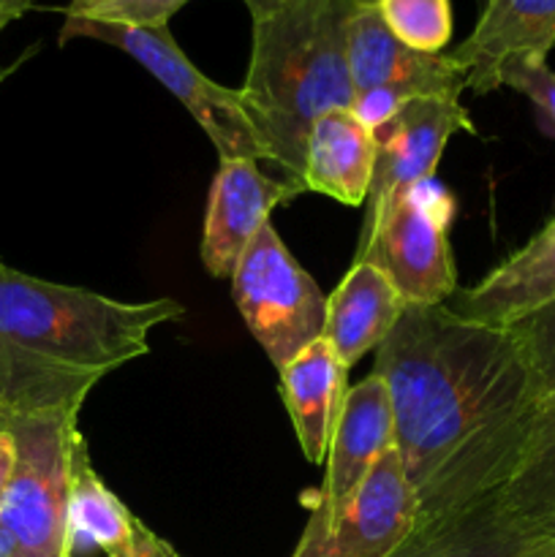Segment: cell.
I'll use <instances>...</instances> for the list:
<instances>
[{
    "label": "cell",
    "instance_id": "1",
    "mask_svg": "<svg viewBox=\"0 0 555 557\" xmlns=\"http://www.w3.org/2000/svg\"><path fill=\"white\" fill-rule=\"evenodd\" d=\"M395 419V451L414 487L490 424L539 397L511 326L460 319L446 305H406L375 348Z\"/></svg>",
    "mask_w": 555,
    "mask_h": 557
},
{
    "label": "cell",
    "instance_id": "21",
    "mask_svg": "<svg viewBox=\"0 0 555 557\" xmlns=\"http://www.w3.org/2000/svg\"><path fill=\"white\" fill-rule=\"evenodd\" d=\"M384 25L406 47L439 54L452 38L449 0H375Z\"/></svg>",
    "mask_w": 555,
    "mask_h": 557
},
{
    "label": "cell",
    "instance_id": "24",
    "mask_svg": "<svg viewBox=\"0 0 555 557\" xmlns=\"http://www.w3.org/2000/svg\"><path fill=\"white\" fill-rule=\"evenodd\" d=\"M190 0H103L96 9L76 14L82 20L118 22L134 27H169V20Z\"/></svg>",
    "mask_w": 555,
    "mask_h": 557
},
{
    "label": "cell",
    "instance_id": "7",
    "mask_svg": "<svg viewBox=\"0 0 555 557\" xmlns=\"http://www.w3.org/2000/svg\"><path fill=\"white\" fill-rule=\"evenodd\" d=\"M245 326L278 370L324 337L326 297L267 223L229 277Z\"/></svg>",
    "mask_w": 555,
    "mask_h": 557
},
{
    "label": "cell",
    "instance_id": "11",
    "mask_svg": "<svg viewBox=\"0 0 555 557\" xmlns=\"http://www.w3.org/2000/svg\"><path fill=\"white\" fill-rule=\"evenodd\" d=\"M555 536V525L528 515L504 487L414 525L390 557H515Z\"/></svg>",
    "mask_w": 555,
    "mask_h": 557
},
{
    "label": "cell",
    "instance_id": "4",
    "mask_svg": "<svg viewBox=\"0 0 555 557\" xmlns=\"http://www.w3.org/2000/svg\"><path fill=\"white\" fill-rule=\"evenodd\" d=\"M16 441V468L0 506V557H74L71 484L79 413L5 422Z\"/></svg>",
    "mask_w": 555,
    "mask_h": 557
},
{
    "label": "cell",
    "instance_id": "22",
    "mask_svg": "<svg viewBox=\"0 0 555 557\" xmlns=\"http://www.w3.org/2000/svg\"><path fill=\"white\" fill-rule=\"evenodd\" d=\"M501 85L522 92L536 107L544 134L555 136V71L547 60H515L501 74Z\"/></svg>",
    "mask_w": 555,
    "mask_h": 557
},
{
    "label": "cell",
    "instance_id": "31",
    "mask_svg": "<svg viewBox=\"0 0 555 557\" xmlns=\"http://www.w3.org/2000/svg\"><path fill=\"white\" fill-rule=\"evenodd\" d=\"M357 5H375V0H354Z\"/></svg>",
    "mask_w": 555,
    "mask_h": 557
},
{
    "label": "cell",
    "instance_id": "14",
    "mask_svg": "<svg viewBox=\"0 0 555 557\" xmlns=\"http://www.w3.org/2000/svg\"><path fill=\"white\" fill-rule=\"evenodd\" d=\"M482 14L452 58L466 69V90H498L515 60H547L555 47V0H479Z\"/></svg>",
    "mask_w": 555,
    "mask_h": 557
},
{
    "label": "cell",
    "instance_id": "27",
    "mask_svg": "<svg viewBox=\"0 0 555 557\" xmlns=\"http://www.w3.org/2000/svg\"><path fill=\"white\" fill-rule=\"evenodd\" d=\"M243 3L248 5L250 16H254V20H259V16L270 14L272 9H278V5H281L283 0H243Z\"/></svg>",
    "mask_w": 555,
    "mask_h": 557
},
{
    "label": "cell",
    "instance_id": "2",
    "mask_svg": "<svg viewBox=\"0 0 555 557\" xmlns=\"http://www.w3.org/2000/svg\"><path fill=\"white\" fill-rule=\"evenodd\" d=\"M183 315L177 299L123 302L0 261V428L79 413L103 375L145 357L150 332Z\"/></svg>",
    "mask_w": 555,
    "mask_h": 557
},
{
    "label": "cell",
    "instance_id": "28",
    "mask_svg": "<svg viewBox=\"0 0 555 557\" xmlns=\"http://www.w3.org/2000/svg\"><path fill=\"white\" fill-rule=\"evenodd\" d=\"M515 557H555V536L547 539V542H542V544H533V547H528L526 553H520Z\"/></svg>",
    "mask_w": 555,
    "mask_h": 557
},
{
    "label": "cell",
    "instance_id": "29",
    "mask_svg": "<svg viewBox=\"0 0 555 557\" xmlns=\"http://www.w3.org/2000/svg\"><path fill=\"white\" fill-rule=\"evenodd\" d=\"M98 3H103V0H71L69 5L63 9L65 16H76V14H85V11L96 9Z\"/></svg>",
    "mask_w": 555,
    "mask_h": 557
},
{
    "label": "cell",
    "instance_id": "16",
    "mask_svg": "<svg viewBox=\"0 0 555 557\" xmlns=\"http://www.w3.org/2000/svg\"><path fill=\"white\" fill-rule=\"evenodd\" d=\"M69 517L74 553L82 547L98 549L103 557H183L103 484L90 462L85 435L76 441L74 449Z\"/></svg>",
    "mask_w": 555,
    "mask_h": 557
},
{
    "label": "cell",
    "instance_id": "15",
    "mask_svg": "<svg viewBox=\"0 0 555 557\" xmlns=\"http://www.w3.org/2000/svg\"><path fill=\"white\" fill-rule=\"evenodd\" d=\"M444 305L460 319L490 326H515L555 305V215L484 281L455 292Z\"/></svg>",
    "mask_w": 555,
    "mask_h": 557
},
{
    "label": "cell",
    "instance_id": "30",
    "mask_svg": "<svg viewBox=\"0 0 555 557\" xmlns=\"http://www.w3.org/2000/svg\"><path fill=\"white\" fill-rule=\"evenodd\" d=\"M27 54H30V52H27ZM27 54H25V58H27ZM25 58H20V60H16V63H11L9 69H0V82H3L5 76L11 74V71H16V69H20V63H22V60H25Z\"/></svg>",
    "mask_w": 555,
    "mask_h": 557
},
{
    "label": "cell",
    "instance_id": "25",
    "mask_svg": "<svg viewBox=\"0 0 555 557\" xmlns=\"http://www.w3.org/2000/svg\"><path fill=\"white\" fill-rule=\"evenodd\" d=\"M16 468V441L9 428H0V506H3L5 493H9L11 476Z\"/></svg>",
    "mask_w": 555,
    "mask_h": 557
},
{
    "label": "cell",
    "instance_id": "26",
    "mask_svg": "<svg viewBox=\"0 0 555 557\" xmlns=\"http://www.w3.org/2000/svg\"><path fill=\"white\" fill-rule=\"evenodd\" d=\"M33 5H36V0H0V30H5L22 14H27Z\"/></svg>",
    "mask_w": 555,
    "mask_h": 557
},
{
    "label": "cell",
    "instance_id": "8",
    "mask_svg": "<svg viewBox=\"0 0 555 557\" xmlns=\"http://www.w3.org/2000/svg\"><path fill=\"white\" fill-rule=\"evenodd\" d=\"M348 71L354 114L375 131L417 98H460L468 74L452 54L406 47L375 5H357L348 20Z\"/></svg>",
    "mask_w": 555,
    "mask_h": 557
},
{
    "label": "cell",
    "instance_id": "17",
    "mask_svg": "<svg viewBox=\"0 0 555 557\" xmlns=\"http://www.w3.org/2000/svg\"><path fill=\"white\" fill-rule=\"evenodd\" d=\"M373 131L354 114V109H332L316 120L305 141V194L313 190L348 207L365 205L373 183Z\"/></svg>",
    "mask_w": 555,
    "mask_h": 557
},
{
    "label": "cell",
    "instance_id": "3",
    "mask_svg": "<svg viewBox=\"0 0 555 557\" xmlns=\"http://www.w3.org/2000/svg\"><path fill=\"white\" fill-rule=\"evenodd\" d=\"M354 0H283L254 20L248 74L239 87L267 161L299 194L305 141L321 114L351 109L348 20Z\"/></svg>",
    "mask_w": 555,
    "mask_h": 557
},
{
    "label": "cell",
    "instance_id": "10",
    "mask_svg": "<svg viewBox=\"0 0 555 557\" xmlns=\"http://www.w3.org/2000/svg\"><path fill=\"white\" fill-rule=\"evenodd\" d=\"M455 134H477L460 98H417L373 131L375 166L365 221H373L397 196L435 177L446 141Z\"/></svg>",
    "mask_w": 555,
    "mask_h": 557
},
{
    "label": "cell",
    "instance_id": "12",
    "mask_svg": "<svg viewBox=\"0 0 555 557\" xmlns=\"http://www.w3.org/2000/svg\"><path fill=\"white\" fill-rule=\"evenodd\" d=\"M299 190L286 180L267 177L259 161L221 158L207 199L201 261L212 277H232L256 234L270 223L275 207L286 205Z\"/></svg>",
    "mask_w": 555,
    "mask_h": 557
},
{
    "label": "cell",
    "instance_id": "9",
    "mask_svg": "<svg viewBox=\"0 0 555 557\" xmlns=\"http://www.w3.org/2000/svg\"><path fill=\"white\" fill-rule=\"evenodd\" d=\"M417 525V487L395 449L379 457L348 504L324 522L308 520L292 557H390Z\"/></svg>",
    "mask_w": 555,
    "mask_h": 557
},
{
    "label": "cell",
    "instance_id": "23",
    "mask_svg": "<svg viewBox=\"0 0 555 557\" xmlns=\"http://www.w3.org/2000/svg\"><path fill=\"white\" fill-rule=\"evenodd\" d=\"M511 330L522 341L533 375L542 395L555 392V305L536 310L528 319L517 321Z\"/></svg>",
    "mask_w": 555,
    "mask_h": 557
},
{
    "label": "cell",
    "instance_id": "5",
    "mask_svg": "<svg viewBox=\"0 0 555 557\" xmlns=\"http://www.w3.org/2000/svg\"><path fill=\"white\" fill-rule=\"evenodd\" d=\"M71 38H92L134 58L147 74L156 76L183 103L185 112L215 145L218 158L267 161V147L250 120L243 92L218 85L210 76L201 74L190 63L188 54L177 47L169 27H134L65 16L60 27V44H69Z\"/></svg>",
    "mask_w": 555,
    "mask_h": 557
},
{
    "label": "cell",
    "instance_id": "13",
    "mask_svg": "<svg viewBox=\"0 0 555 557\" xmlns=\"http://www.w3.org/2000/svg\"><path fill=\"white\" fill-rule=\"evenodd\" d=\"M395 449V419H392L390 392L375 373L346 392L330 451L326 476L310 500L308 520L324 522L335 517L354 490L365 482L381 455Z\"/></svg>",
    "mask_w": 555,
    "mask_h": 557
},
{
    "label": "cell",
    "instance_id": "6",
    "mask_svg": "<svg viewBox=\"0 0 555 557\" xmlns=\"http://www.w3.org/2000/svg\"><path fill=\"white\" fill-rule=\"evenodd\" d=\"M455 196L435 177L397 196L373 221L362 223L357 261L386 275L408 305H444L457 292L449 248Z\"/></svg>",
    "mask_w": 555,
    "mask_h": 557
},
{
    "label": "cell",
    "instance_id": "18",
    "mask_svg": "<svg viewBox=\"0 0 555 557\" xmlns=\"http://www.w3.org/2000/svg\"><path fill=\"white\" fill-rule=\"evenodd\" d=\"M406 299L368 261H354L335 292L326 297L324 341L351 370L365 354L375 351L406 310Z\"/></svg>",
    "mask_w": 555,
    "mask_h": 557
},
{
    "label": "cell",
    "instance_id": "19",
    "mask_svg": "<svg viewBox=\"0 0 555 557\" xmlns=\"http://www.w3.org/2000/svg\"><path fill=\"white\" fill-rule=\"evenodd\" d=\"M281 373V397L305 460L326 462L332 433L346 400L348 370L321 337L292 359Z\"/></svg>",
    "mask_w": 555,
    "mask_h": 557
},
{
    "label": "cell",
    "instance_id": "20",
    "mask_svg": "<svg viewBox=\"0 0 555 557\" xmlns=\"http://www.w3.org/2000/svg\"><path fill=\"white\" fill-rule=\"evenodd\" d=\"M506 490L528 515L555 525V392L542 397L526 455Z\"/></svg>",
    "mask_w": 555,
    "mask_h": 557
}]
</instances>
